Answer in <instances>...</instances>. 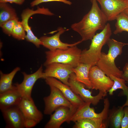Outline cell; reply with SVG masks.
<instances>
[{
  "label": "cell",
  "mask_w": 128,
  "mask_h": 128,
  "mask_svg": "<svg viewBox=\"0 0 128 128\" xmlns=\"http://www.w3.org/2000/svg\"><path fill=\"white\" fill-rule=\"evenodd\" d=\"M22 97L14 85L13 89L0 93V109L1 110L18 105Z\"/></svg>",
  "instance_id": "cell-18"
},
{
  "label": "cell",
  "mask_w": 128,
  "mask_h": 128,
  "mask_svg": "<svg viewBox=\"0 0 128 128\" xmlns=\"http://www.w3.org/2000/svg\"><path fill=\"white\" fill-rule=\"evenodd\" d=\"M1 111L6 123L5 128H25L24 117L18 105Z\"/></svg>",
  "instance_id": "cell-15"
},
{
  "label": "cell",
  "mask_w": 128,
  "mask_h": 128,
  "mask_svg": "<svg viewBox=\"0 0 128 128\" xmlns=\"http://www.w3.org/2000/svg\"><path fill=\"white\" fill-rule=\"evenodd\" d=\"M104 108L99 113H97L93 108L90 106V102L84 103L78 107L72 115L70 121L75 122L79 119L84 118L100 119L106 121L109 111L110 103L107 98L104 99Z\"/></svg>",
  "instance_id": "cell-5"
},
{
  "label": "cell",
  "mask_w": 128,
  "mask_h": 128,
  "mask_svg": "<svg viewBox=\"0 0 128 128\" xmlns=\"http://www.w3.org/2000/svg\"><path fill=\"white\" fill-rule=\"evenodd\" d=\"M25 32L21 22L18 21L14 26L11 36L18 40H24L25 39L26 35Z\"/></svg>",
  "instance_id": "cell-26"
},
{
  "label": "cell",
  "mask_w": 128,
  "mask_h": 128,
  "mask_svg": "<svg viewBox=\"0 0 128 128\" xmlns=\"http://www.w3.org/2000/svg\"><path fill=\"white\" fill-rule=\"evenodd\" d=\"M93 0H90L92 2Z\"/></svg>",
  "instance_id": "cell-33"
},
{
  "label": "cell",
  "mask_w": 128,
  "mask_h": 128,
  "mask_svg": "<svg viewBox=\"0 0 128 128\" xmlns=\"http://www.w3.org/2000/svg\"><path fill=\"white\" fill-rule=\"evenodd\" d=\"M43 72L42 66L33 73L28 74L24 72H22L23 76V81L20 83H15L14 85L23 98H32L31 94L33 87L38 79L43 78Z\"/></svg>",
  "instance_id": "cell-13"
},
{
  "label": "cell",
  "mask_w": 128,
  "mask_h": 128,
  "mask_svg": "<svg viewBox=\"0 0 128 128\" xmlns=\"http://www.w3.org/2000/svg\"><path fill=\"white\" fill-rule=\"evenodd\" d=\"M67 30L64 28L60 27L57 30L58 32L50 37L42 36L40 38L42 43V45L50 50L57 49L65 50L69 47L76 46L82 42L80 40L75 43L69 44L62 42L60 40V35Z\"/></svg>",
  "instance_id": "cell-16"
},
{
  "label": "cell",
  "mask_w": 128,
  "mask_h": 128,
  "mask_svg": "<svg viewBox=\"0 0 128 128\" xmlns=\"http://www.w3.org/2000/svg\"><path fill=\"white\" fill-rule=\"evenodd\" d=\"M49 86L50 90V94L43 98L45 103L44 113L45 114L50 115L56 109L61 106L70 108L73 107L71 102L59 89L53 86Z\"/></svg>",
  "instance_id": "cell-7"
},
{
  "label": "cell",
  "mask_w": 128,
  "mask_h": 128,
  "mask_svg": "<svg viewBox=\"0 0 128 128\" xmlns=\"http://www.w3.org/2000/svg\"><path fill=\"white\" fill-rule=\"evenodd\" d=\"M114 81V84L108 92L110 95H112L114 92L119 89L122 90L123 93L126 96L127 100L125 103L122 106L124 107L128 106V86L126 85L125 80L123 78L111 75L110 77Z\"/></svg>",
  "instance_id": "cell-23"
},
{
  "label": "cell",
  "mask_w": 128,
  "mask_h": 128,
  "mask_svg": "<svg viewBox=\"0 0 128 128\" xmlns=\"http://www.w3.org/2000/svg\"><path fill=\"white\" fill-rule=\"evenodd\" d=\"M20 70V68L17 67L8 73H4L2 71H0V93L13 88L14 85L12 84L13 79L16 74Z\"/></svg>",
  "instance_id": "cell-22"
},
{
  "label": "cell",
  "mask_w": 128,
  "mask_h": 128,
  "mask_svg": "<svg viewBox=\"0 0 128 128\" xmlns=\"http://www.w3.org/2000/svg\"><path fill=\"white\" fill-rule=\"evenodd\" d=\"M82 51L76 46L65 50H49L45 52L46 60L44 65L46 66L52 63H58L68 64L75 68L80 63Z\"/></svg>",
  "instance_id": "cell-4"
},
{
  "label": "cell",
  "mask_w": 128,
  "mask_h": 128,
  "mask_svg": "<svg viewBox=\"0 0 128 128\" xmlns=\"http://www.w3.org/2000/svg\"><path fill=\"white\" fill-rule=\"evenodd\" d=\"M112 34L110 25L107 23L101 32L93 37L89 48L82 51L80 63L90 64L92 66L96 65L101 53L102 48L107 44Z\"/></svg>",
  "instance_id": "cell-3"
},
{
  "label": "cell",
  "mask_w": 128,
  "mask_h": 128,
  "mask_svg": "<svg viewBox=\"0 0 128 128\" xmlns=\"http://www.w3.org/2000/svg\"><path fill=\"white\" fill-rule=\"evenodd\" d=\"M116 20V29L114 34H116L123 31L128 32V15L123 12L118 16Z\"/></svg>",
  "instance_id": "cell-25"
},
{
  "label": "cell",
  "mask_w": 128,
  "mask_h": 128,
  "mask_svg": "<svg viewBox=\"0 0 128 128\" xmlns=\"http://www.w3.org/2000/svg\"><path fill=\"white\" fill-rule=\"evenodd\" d=\"M69 83V87L73 92L79 96L84 102H90L93 105H97L107 95V94L99 91L96 95L92 96L91 91L86 89V87L83 84L76 80L74 73L70 75Z\"/></svg>",
  "instance_id": "cell-8"
},
{
  "label": "cell",
  "mask_w": 128,
  "mask_h": 128,
  "mask_svg": "<svg viewBox=\"0 0 128 128\" xmlns=\"http://www.w3.org/2000/svg\"><path fill=\"white\" fill-rule=\"evenodd\" d=\"M52 1L61 2L69 5L72 4V2L68 0H34L31 3L30 5L33 7L42 3Z\"/></svg>",
  "instance_id": "cell-28"
},
{
  "label": "cell",
  "mask_w": 128,
  "mask_h": 128,
  "mask_svg": "<svg viewBox=\"0 0 128 128\" xmlns=\"http://www.w3.org/2000/svg\"><path fill=\"white\" fill-rule=\"evenodd\" d=\"M73 109L65 106H61L50 115V118L45 125V128H59L64 122L70 123V119L74 113Z\"/></svg>",
  "instance_id": "cell-17"
},
{
  "label": "cell",
  "mask_w": 128,
  "mask_h": 128,
  "mask_svg": "<svg viewBox=\"0 0 128 128\" xmlns=\"http://www.w3.org/2000/svg\"><path fill=\"white\" fill-rule=\"evenodd\" d=\"M90 10L78 22L71 26L81 36L82 42L91 40L98 30H103L107 21L96 0H93Z\"/></svg>",
  "instance_id": "cell-1"
},
{
  "label": "cell",
  "mask_w": 128,
  "mask_h": 128,
  "mask_svg": "<svg viewBox=\"0 0 128 128\" xmlns=\"http://www.w3.org/2000/svg\"><path fill=\"white\" fill-rule=\"evenodd\" d=\"M126 0L128 2V0Z\"/></svg>",
  "instance_id": "cell-35"
},
{
  "label": "cell",
  "mask_w": 128,
  "mask_h": 128,
  "mask_svg": "<svg viewBox=\"0 0 128 128\" xmlns=\"http://www.w3.org/2000/svg\"><path fill=\"white\" fill-rule=\"evenodd\" d=\"M126 45H127L128 46V43H126Z\"/></svg>",
  "instance_id": "cell-34"
},
{
  "label": "cell",
  "mask_w": 128,
  "mask_h": 128,
  "mask_svg": "<svg viewBox=\"0 0 128 128\" xmlns=\"http://www.w3.org/2000/svg\"><path fill=\"white\" fill-rule=\"evenodd\" d=\"M43 73V79L48 77L55 78L69 86V80L71 74L73 73L72 66L62 63H54L46 66Z\"/></svg>",
  "instance_id": "cell-10"
},
{
  "label": "cell",
  "mask_w": 128,
  "mask_h": 128,
  "mask_svg": "<svg viewBox=\"0 0 128 128\" xmlns=\"http://www.w3.org/2000/svg\"><path fill=\"white\" fill-rule=\"evenodd\" d=\"M91 66L90 64L80 63L77 67L73 68L76 80L83 84L89 89H92L89 76Z\"/></svg>",
  "instance_id": "cell-19"
},
{
  "label": "cell",
  "mask_w": 128,
  "mask_h": 128,
  "mask_svg": "<svg viewBox=\"0 0 128 128\" xmlns=\"http://www.w3.org/2000/svg\"><path fill=\"white\" fill-rule=\"evenodd\" d=\"M36 14L51 16L53 15V14L47 8L43 7L42 8L38 7L35 10L29 8L26 9L23 11L21 14L22 19L21 22L27 33L25 39L27 41L32 43L37 47L39 48L41 45H42V43L40 39L34 34L28 23V20L30 17Z\"/></svg>",
  "instance_id": "cell-9"
},
{
  "label": "cell",
  "mask_w": 128,
  "mask_h": 128,
  "mask_svg": "<svg viewBox=\"0 0 128 128\" xmlns=\"http://www.w3.org/2000/svg\"><path fill=\"white\" fill-rule=\"evenodd\" d=\"M18 106L23 116L25 128L35 126L43 118V115L35 104L32 98H22Z\"/></svg>",
  "instance_id": "cell-6"
},
{
  "label": "cell",
  "mask_w": 128,
  "mask_h": 128,
  "mask_svg": "<svg viewBox=\"0 0 128 128\" xmlns=\"http://www.w3.org/2000/svg\"><path fill=\"white\" fill-rule=\"evenodd\" d=\"M89 76L92 89L106 94L114 84L113 81L96 65L91 67Z\"/></svg>",
  "instance_id": "cell-11"
},
{
  "label": "cell",
  "mask_w": 128,
  "mask_h": 128,
  "mask_svg": "<svg viewBox=\"0 0 128 128\" xmlns=\"http://www.w3.org/2000/svg\"><path fill=\"white\" fill-rule=\"evenodd\" d=\"M45 79L46 83L49 86H54L59 89L76 108L77 109L84 103L81 98L74 93L69 86L54 78L48 77Z\"/></svg>",
  "instance_id": "cell-14"
},
{
  "label": "cell",
  "mask_w": 128,
  "mask_h": 128,
  "mask_svg": "<svg viewBox=\"0 0 128 128\" xmlns=\"http://www.w3.org/2000/svg\"><path fill=\"white\" fill-rule=\"evenodd\" d=\"M0 25L17 17L15 9L8 3H0Z\"/></svg>",
  "instance_id": "cell-24"
},
{
  "label": "cell",
  "mask_w": 128,
  "mask_h": 128,
  "mask_svg": "<svg viewBox=\"0 0 128 128\" xmlns=\"http://www.w3.org/2000/svg\"><path fill=\"white\" fill-rule=\"evenodd\" d=\"M25 0H0V3H15L18 5H22Z\"/></svg>",
  "instance_id": "cell-31"
},
{
  "label": "cell",
  "mask_w": 128,
  "mask_h": 128,
  "mask_svg": "<svg viewBox=\"0 0 128 128\" xmlns=\"http://www.w3.org/2000/svg\"><path fill=\"white\" fill-rule=\"evenodd\" d=\"M107 21L116 19L118 16L128 8L126 0H96Z\"/></svg>",
  "instance_id": "cell-12"
},
{
  "label": "cell",
  "mask_w": 128,
  "mask_h": 128,
  "mask_svg": "<svg viewBox=\"0 0 128 128\" xmlns=\"http://www.w3.org/2000/svg\"><path fill=\"white\" fill-rule=\"evenodd\" d=\"M126 14L128 15V8L126 9L123 11Z\"/></svg>",
  "instance_id": "cell-32"
},
{
  "label": "cell",
  "mask_w": 128,
  "mask_h": 128,
  "mask_svg": "<svg viewBox=\"0 0 128 128\" xmlns=\"http://www.w3.org/2000/svg\"><path fill=\"white\" fill-rule=\"evenodd\" d=\"M121 78L125 80L126 83L128 84V61L123 67Z\"/></svg>",
  "instance_id": "cell-30"
},
{
  "label": "cell",
  "mask_w": 128,
  "mask_h": 128,
  "mask_svg": "<svg viewBox=\"0 0 128 128\" xmlns=\"http://www.w3.org/2000/svg\"><path fill=\"white\" fill-rule=\"evenodd\" d=\"M75 123L73 128H105L108 127L106 121L100 119L84 118Z\"/></svg>",
  "instance_id": "cell-21"
},
{
  "label": "cell",
  "mask_w": 128,
  "mask_h": 128,
  "mask_svg": "<svg viewBox=\"0 0 128 128\" xmlns=\"http://www.w3.org/2000/svg\"><path fill=\"white\" fill-rule=\"evenodd\" d=\"M125 107L124 116L121 123V128H128V106Z\"/></svg>",
  "instance_id": "cell-29"
},
{
  "label": "cell",
  "mask_w": 128,
  "mask_h": 128,
  "mask_svg": "<svg viewBox=\"0 0 128 128\" xmlns=\"http://www.w3.org/2000/svg\"><path fill=\"white\" fill-rule=\"evenodd\" d=\"M122 106L114 108L109 111L107 119L108 127L113 128H121L122 121L124 114Z\"/></svg>",
  "instance_id": "cell-20"
},
{
  "label": "cell",
  "mask_w": 128,
  "mask_h": 128,
  "mask_svg": "<svg viewBox=\"0 0 128 128\" xmlns=\"http://www.w3.org/2000/svg\"><path fill=\"white\" fill-rule=\"evenodd\" d=\"M17 18L9 20L0 25L3 32L9 36H11L12 33L14 26L18 21Z\"/></svg>",
  "instance_id": "cell-27"
},
{
  "label": "cell",
  "mask_w": 128,
  "mask_h": 128,
  "mask_svg": "<svg viewBox=\"0 0 128 128\" xmlns=\"http://www.w3.org/2000/svg\"><path fill=\"white\" fill-rule=\"evenodd\" d=\"M107 44L109 48L108 53L101 52L96 65L109 77L112 75L121 78L123 71L116 66L115 60L122 54L123 48L126 44L110 38Z\"/></svg>",
  "instance_id": "cell-2"
}]
</instances>
